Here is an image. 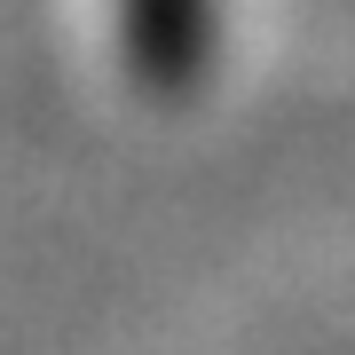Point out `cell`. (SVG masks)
Returning <instances> with one entry per match:
<instances>
[{
    "instance_id": "1",
    "label": "cell",
    "mask_w": 355,
    "mask_h": 355,
    "mask_svg": "<svg viewBox=\"0 0 355 355\" xmlns=\"http://www.w3.org/2000/svg\"><path fill=\"white\" fill-rule=\"evenodd\" d=\"M205 24H214V0H127L135 64L158 79H190L205 64Z\"/></svg>"
}]
</instances>
